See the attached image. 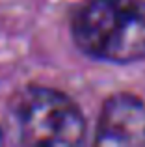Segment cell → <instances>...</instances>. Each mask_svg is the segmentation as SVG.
<instances>
[{
	"label": "cell",
	"mask_w": 145,
	"mask_h": 147,
	"mask_svg": "<svg viewBox=\"0 0 145 147\" xmlns=\"http://www.w3.org/2000/svg\"><path fill=\"white\" fill-rule=\"evenodd\" d=\"M71 32L91 58L140 61L145 58V0H87L72 17Z\"/></svg>",
	"instance_id": "1"
},
{
	"label": "cell",
	"mask_w": 145,
	"mask_h": 147,
	"mask_svg": "<svg viewBox=\"0 0 145 147\" xmlns=\"http://www.w3.org/2000/svg\"><path fill=\"white\" fill-rule=\"evenodd\" d=\"M15 121L22 142L30 145H78L86 136L76 102L52 88H26L15 102Z\"/></svg>",
	"instance_id": "2"
},
{
	"label": "cell",
	"mask_w": 145,
	"mask_h": 147,
	"mask_svg": "<svg viewBox=\"0 0 145 147\" xmlns=\"http://www.w3.org/2000/svg\"><path fill=\"white\" fill-rule=\"evenodd\" d=\"M95 144L104 147L145 145V102L130 93H115L99 115Z\"/></svg>",
	"instance_id": "3"
},
{
	"label": "cell",
	"mask_w": 145,
	"mask_h": 147,
	"mask_svg": "<svg viewBox=\"0 0 145 147\" xmlns=\"http://www.w3.org/2000/svg\"><path fill=\"white\" fill-rule=\"evenodd\" d=\"M2 142H4V136H2V130H0V145H2Z\"/></svg>",
	"instance_id": "4"
}]
</instances>
